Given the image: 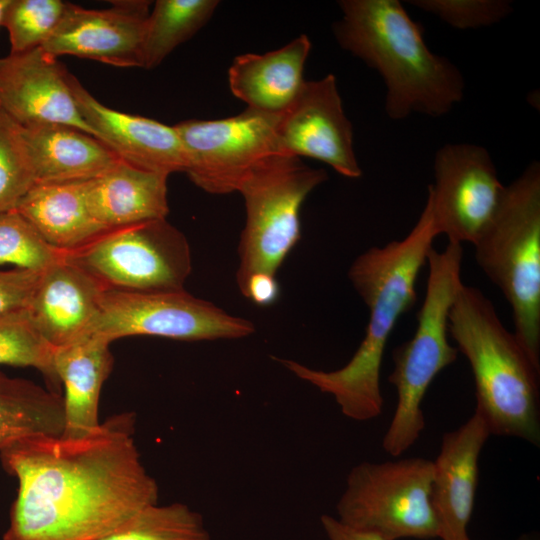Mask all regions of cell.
I'll return each mask as SVG.
<instances>
[{"mask_svg":"<svg viewBox=\"0 0 540 540\" xmlns=\"http://www.w3.org/2000/svg\"><path fill=\"white\" fill-rule=\"evenodd\" d=\"M167 178L121 160L84 182L89 211L108 230L164 219L169 213Z\"/></svg>","mask_w":540,"mask_h":540,"instance_id":"ffe728a7","label":"cell"},{"mask_svg":"<svg viewBox=\"0 0 540 540\" xmlns=\"http://www.w3.org/2000/svg\"><path fill=\"white\" fill-rule=\"evenodd\" d=\"M105 288L65 253L41 272L27 309L55 348L94 336Z\"/></svg>","mask_w":540,"mask_h":540,"instance_id":"e0dca14e","label":"cell"},{"mask_svg":"<svg viewBox=\"0 0 540 540\" xmlns=\"http://www.w3.org/2000/svg\"><path fill=\"white\" fill-rule=\"evenodd\" d=\"M320 522L328 540H385L376 533L348 526L328 514L322 515Z\"/></svg>","mask_w":540,"mask_h":540,"instance_id":"836d02e7","label":"cell"},{"mask_svg":"<svg viewBox=\"0 0 540 540\" xmlns=\"http://www.w3.org/2000/svg\"><path fill=\"white\" fill-rule=\"evenodd\" d=\"M311 47L310 39L302 34L279 49L237 56L228 70L231 92L247 108L282 113L305 82L304 66Z\"/></svg>","mask_w":540,"mask_h":540,"instance_id":"d6986e66","label":"cell"},{"mask_svg":"<svg viewBox=\"0 0 540 540\" xmlns=\"http://www.w3.org/2000/svg\"><path fill=\"white\" fill-rule=\"evenodd\" d=\"M254 324L228 314L185 290L133 292L105 289L94 336L110 344L136 335L184 341L239 339L253 334Z\"/></svg>","mask_w":540,"mask_h":540,"instance_id":"30bf717a","label":"cell"},{"mask_svg":"<svg viewBox=\"0 0 540 540\" xmlns=\"http://www.w3.org/2000/svg\"><path fill=\"white\" fill-rule=\"evenodd\" d=\"M35 183L25 129L0 108V212L15 210Z\"/></svg>","mask_w":540,"mask_h":540,"instance_id":"83f0119b","label":"cell"},{"mask_svg":"<svg viewBox=\"0 0 540 540\" xmlns=\"http://www.w3.org/2000/svg\"><path fill=\"white\" fill-rule=\"evenodd\" d=\"M66 6L62 0H9L1 26L8 31L10 53L41 47L59 24Z\"/></svg>","mask_w":540,"mask_h":540,"instance_id":"f1b7e54d","label":"cell"},{"mask_svg":"<svg viewBox=\"0 0 540 540\" xmlns=\"http://www.w3.org/2000/svg\"><path fill=\"white\" fill-rule=\"evenodd\" d=\"M279 114L246 108L215 120H186L174 126L182 143L185 173L200 189L222 195L237 191L263 159L280 154Z\"/></svg>","mask_w":540,"mask_h":540,"instance_id":"8fae6325","label":"cell"},{"mask_svg":"<svg viewBox=\"0 0 540 540\" xmlns=\"http://www.w3.org/2000/svg\"><path fill=\"white\" fill-rule=\"evenodd\" d=\"M42 271L0 269V315L28 306Z\"/></svg>","mask_w":540,"mask_h":540,"instance_id":"1f68e13d","label":"cell"},{"mask_svg":"<svg viewBox=\"0 0 540 540\" xmlns=\"http://www.w3.org/2000/svg\"><path fill=\"white\" fill-rule=\"evenodd\" d=\"M107 9L67 2L64 14L41 48L58 58L72 55L117 67L143 68L149 1H114Z\"/></svg>","mask_w":540,"mask_h":540,"instance_id":"5bb4252c","label":"cell"},{"mask_svg":"<svg viewBox=\"0 0 540 540\" xmlns=\"http://www.w3.org/2000/svg\"><path fill=\"white\" fill-rule=\"evenodd\" d=\"M448 334L470 364L475 410L484 417L491 434L539 446L540 369L481 290L461 285L449 311Z\"/></svg>","mask_w":540,"mask_h":540,"instance_id":"277c9868","label":"cell"},{"mask_svg":"<svg viewBox=\"0 0 540 540\" xmlns=\"http://www.w3.org/2000/svg\"><path fill=\"white\" fill-rule=\"evenodd\" d=\"M475 259L512 311L514 334L540 369V164L531 162L506 185L473 244Z\"/></svg>","mask_w":540,"mask_h":540,"instance_id":"5b68a950","label":"cell"},{"mask_svg":"<svg viewBox=\"0 0 540 540\" xmlns=\"http://www.w3.org/2000/svg\"><path fill=\"white\" fill-rule=\"evenodd\" d=\"M491 435L484 417L474 414L458 429L444 433L433 461L431 505L442 540H470V521L478 481L481 450Z\"/></svg>","mask_w":540,"mask_h":540,"instance_id":"ac0fdd59","label":"cell"},{"mask_svg":"<svg viewBox=\"0 0 540 540\" xmlns=\"http://www.w3.org/2000/svg\"><path fill=\"white\" fill-rule=\"evenodd\" d=\"M64 253L49 246L15 210L0 212V265L43 271Z\"/></svg>","mask_w":540,"mask_h":540,"instance_id":"f546056e","label":"cell"},{"mask_svg":"<svg viewBox=\"0 0 540 540\" xmlns=\"http://www.w3.org/2000/svg\"><path fill=\"white\" fill-rule=\"evenodd\" d=\"M8 3H9V0H0V26H1L4 10L6 6L8 5Z\"/></svg>","mask_w":540,"mask_h":540,"instance_id":"e575fe53","label":"cell"},{"mask_svg":"<svg viewBox=\"0 0 540 540\" xmlns=\"http://www.w3.org/2000/svg\"><path fill=\"white\" fill-rule=\"evenodd\" d=\"M24 129L36 183L87 181L121 161L105 143L71 126L49 124Z\"/></svg>","mask_w":540,"mask_h":540,"instance_id":"603a6c76","label":"cell"},{"mask_svg":"<svg viewBox=\"0 0 540 540\" xmlns=\"http://www.w3.org/2000/svg\"><path fill=\"white\" fill-rule=\"evenodd\" d=\"M428 186L434 228L448 243L474 244L492 219L505 186L486 148L449 143L435 153Z\"/></svg>","mask_w":540,"mask_h":540,"instance_id":"7c38bea8","label":"cell"},{"mask_svg":"<svg viewBox=\"0 0 540 540\" xmlns=\"http://www.w3.org/2000/svg\"><path fill=\"white\" fill-rule=\"evenodd\" d=\"M113 363L110 343L97 336L55 348V370L64 387L62 437L79 439L99 430L102 424L98 419L100 393Z\"/></svg>","mask_w":540,"mask_h":540,"instance_id":"44dd1931","label":"cell"},{"mask_svg":"<svg viewBox=\"0 0 540 540\" xmlns=\"http://www.w3.org/2000/svg\"><path fill=\"white\" fill-rule=\"evenodd\" d=\"M99 540H211L203 518L188 505H148Z\"/></svg>","mask_w":540,"mask_h":540,"instance_id":"484cf974","label":"cell"},{"mask_svg":"<svg viewBox=\"0 0 540 540\" xmlns=\"http://www.w3.org/2000/svg\"><path fill=\"white\" fill-rule=\"evenodd\" d=\"M218 5L216 0H157L146 23L143 68L159 66L211 19Z\"/></svg>","mask_w":540,"mask_h":540,"instance_id":"d4e9b609","label":"cell"},{"mask_svg":"<svg viewBox=\"0 0 540 540\" xmlns=\"http://www.w3.org/2000/svg\"><path fill=\"white\" fill-rule=\"evenodd\" d=\"M437 236L426 201L403 239L371 247L352 262L348 278L368 308L369 320L362 342L343 367L323 371L290 359L277 361L331 395L346 417L355 421L378 417L383 408L380 370L386 345L398 320L416 300V282Z\"/></svg>","mask_w":540,"mask_h":540,"instance_id":"7a4b0ae2","label":"cell"},{"mask_svg":"<svg viewBox=\"0 0 540 540\" xmlns=\"http://www.w3.org/2000/svg\"><path fill=\"white\" fill-rule=\"evenodd\" d=\"M84 182L36 183L15 211L49 246L62 252L79 249L108 231L89 211Z\"/></svg>","mask_w":540,"mask_h":540,"instance_id":"7402d4cb","label":"cell"},{"mask_svg":"<svg viewBox=\"0 0 540 540\" xmlns=\"http://www.w3.org/2000/svg\"><path fill=\"white\" fill-rule=\"evenodd\" d=\"M64 427L63 396L0 372V450L27 436H61Z\"/></svg>","mask_w":540,"mask_h":540,"instance_id":"cb8c5ba5","label":"cell"},{"mask_svg":"<svg viewBox=\"0 0 540 540\" xmlns=\"http://www.w3.org/2000/svg\"><path fill=\"white\" fill-rule=\"evenodd\" d=\"M134 427L135 415L124 413L84 438L32 435L3 447L18 490L2 540H99L158 503Z\"/></svg>","mask_w":540,"mask_h":540,"instance_id":"6da1fadb","label":"cell"},{"mask_svg":"<svg viewBox=\"0 0 540 540\" xmlns=\"http://www.w3.org/2000/svg\"><path fill=\"white\" fill-rule=\"evenodd\" d=\"M0 108L23 128L60 124L95 137L79 112L68 70L41 47L0 58Z\"/></svg>","mask_w":540,"mask_h":540,"instance_id":"9a60e30c","label":"cell"},{"mask_svg":"<svg viewBox=\"0 0 540 540\" xmlns=\"http://www.w3.org/2000/svg\"><path fill=\"white\" fill-rule=\"evenodd\" d=\"M433 475V461L420 457L359 463L347 476L336 518L385 540L439 538Z\"/></svg>","mask_w":540,"mask_h":540,"instance_id":"ba28073f","label":"cell"},{"mask_svg":"<svg viewBox=\"0 0 540 540\" xmlns=\"http://www.w3.org/2000/svg\"><path fill=\"white\" fill-rule=\"evenodd\" d=\"M276 137L280 154L321 161L346 178L362 176L353 127L333 74L305 80L293 102L278 115Z\"/></svg>","mask_w":540,"mask_h":540,"instance_id":"4fadbf2b","label":"cell"},{"mask_svg":"<svg viewBox=\"0 0 540 540\" xmlns=\"http://www.w3.org/2000/svg\"><path fill=\"white\" fill-rule=\"evenodd\" d=\"M240 291L253 303L268 306L278 299L279 284L275 275L255 273L247 279Z\"/></svg>","mask_w":540,"mask_h":540,"instance_id":"d6a6232c","label":"cell"},{"mask_svg":"<svg viewBox=\"0 0 540 540\" xmlns=\"http://www.w3.org/2000/svg\"><path fill=\"white\" fill-rule=\"evenodd\" d=\"M342 17L333 25L340 47L382 78L384 109L392 120L413 113L441 117L464 96L461 71L432 52L423 27L398 0H342Z\"/></svg>","mask_w":540,"mask_h":540,"instance_id":"3957f363","label":"cell"},{"mask_svg":"<svg viewBox=\"0 0 540 540\" xmlns=\"http://www.w3.org/2000/svg\"><path fill=\"white\" fill-rule=\"evenodd\" d=\"M462 245L448 243L444 250L432 248L427 257L425 297L417 313L413 337L393 351L394 369L388 381L397 391L394 416L382 447L392 456L406 452L425 427L421 403L434 378L456 361L458 349L448 341L450 308L463 284Z\"/></svg>","mask_w":540,"mask_h":540,"instance_id":"8992f818","label":"cell"},{"mask_svg":"<svg viewBox=\"0 0 540 540\" xmlns=\"http://www.w3.org/2000/svg\"><path fill=\"white\" fill-rule=\"evenodd\" d=\"M65 255L112 290L180 291L192 270L189 243L166 218L108 230Z\"/></svg>","mask_w":540,"mask_h":540,"instance_id":"9c48e42d","label":"cell"},{"mask_svg":"<svg viewBox=\"0 0 540 540\" xmlns=\"http://www.w3.org/2000/svg\"><path fill=\"white\" fill-rule=\"evenodd\" d=\"M408 3L460 30L494 25L513 11L511 2L506 0H410Z\"/></svg>","mask_w":540,"mask_h":540,"instance_id":"4dcf8cb0","label":"cell"},{"mask_svg":"<svg viewBox=\"0 0 540 540\" xmlns=\"http://www.w3.org/2000/svg\"><path fill=\"white\" fill-rule=\"evenodd\" d=\"M327 178L324 169L285 154L268 156L251 170L238 189L246 214L238 244L239 289L255 273L276 275L301 237L303 202Z\"/></svg>","mask_w":540,"mask_h":540,"instance_id":"52a82bcc","label":"cell"},{"mask_svg":"<svg viewBox=\"0 0 540 540\" xmlns=\"http://www.w3.org/2000/svg\"><path fill=\"white\" fill-rule=\"evenodd\" d=\"M68 83L79 112L95 137L123 162L167 176L185 172L186 159L174 126L105 106L70 72Z\"/></svg>","mask_w":540,"mask_h":540,"instance_id":"2e32d148","label":"cell"},{"mask_svg":"<svg viewBox=\"0 0 540 540\" xmlns=\"http://www.w3.org/2000/svg\"><path fill=\"white\" fill-rule=\"evenodd\" d=\"M54 353L55 347L37 329L27 307L0 315V365L35 368L58 392L61 383Z\"/></svg>","mask_w":540,"mask_h":540,"instance_id":"4316f807","label":"cell"}]
</instances>
